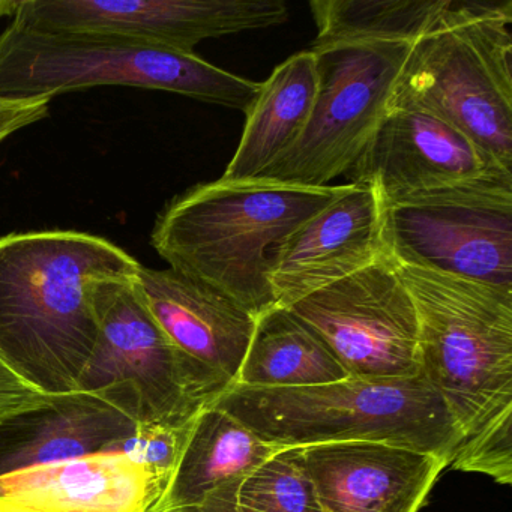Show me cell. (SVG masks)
Wrapping results in <instances>:
<instances>
[{"mask_svg": "<svg viewBox=\"0 0 512 512\" xmlns=\"http://www.w3.org/2000/svg\"><path fill=\"white\" fill-rule=\"evenodd\" d=\"M140 266L89 233L0 238V355L50 394L77 392L98 338L95 284L133 280Z\"/></svg>", "mask_w": 512, "mask_h": 512, "instance_id": "1", "label": "cell"}, {"mask_svg": "<svg viewBox=\"0 0 512 512\" xmlns=\"http://www.w3.org/2000/svg\"><path fill=\"white\" fill-rule=\"evenodd\" d=\"M347 188L220 178L170 200L155 221L151 244L170 269L221 290L260 317L275 308L268 281L274 251Z\"/></svg>", "mask_w": 512, "mask_h": 512, "instance_id": "2", "label": "cell"}, {"mask_svg": "<svg viewBox=\"0 0 512 512\" xmlns=\"http://www.w3.org/2000/svg\"><path fill=\"white\" fill-rule=\"evenodd\" d=\"M215 406L275 448L383 442L448 458L463 434L424 376L347 379L308 388L232 385Z\"/></svg>", "mask_w": 512, "mask_h": 512, "instance_id": "3", "label": "cell"}, {"mask_svg": "<svg viewBox=\"0 0 512 512\" xmlns=\"http://www.w3.org/2000/svg\"><path fill=\"white\" fill-rule=\"evenodd\" d=\"M100 86L172 92L247 113L260 83L215 67L196 53L91 32L10 23L0 34V100H49Z\"/></svg>", "mask_w": 512, "mask_h": 512, "instance_id": "4", "label": "cell"}, {"mask_svg": "<svg viewBox=\"0 0 512 512\" xmlns=\"http://www.w3.org/2000/svg\"><path fill=\"white\" fill-rule=\"evenodd\" d=\"M391 260L418 314L422 376L464 440L512 407V292Z\"/></svg>", "mask_w": 512, "mask_h": 512, "instance_id": "5", "label": "cell"}, {"mask_svg": "<svg viewBox=\"0 0 512 512\" xmlns=\"http://www.w3.org/2000/svg\"><path fill=\"white\" fill-rule=\"evenodd\" d=\"M512 2L412 44L389 109L428 113L512 173Z\"/></svg>", "mask_w": 512, "mask_h": 512, "instance_id": "6", "label": "cell"}, {"mask_svg": "<svg viewBox=\"0 0 512 512\" xmlns=\"http://www.w3.org/2000/svg\"><path fill=\"white\" fill-rule=\"evenodd\" d=\"M412 44L365 41L310 47L319 76L313 113L298 143L257 179L323 188L347 175L388 113Z\"/></svg>", "mask_w": 512, "mask_h": 512, "instance_id": "7", "label": "cell"}, {"mask_svg": "<svg viewBox=\"0 0 512 512\" xmlns=\"http://www.w3.org/2000/svg\"><path fill=\"white\" fill-rule=\"evenodd\" d=\"M136 278L95 284L98 338L77 391L110 401L137 424H182L211 403L155 322Z\"/></svg>", "mask_w": 512, "mask_h": 512, "instance_id": "8", "label": "cell"}, {"mask_svg": "<svg viewBox=\"0 0 512 512\" xmlns=\"http://www.w3.org/2000/svg\"><path fill=\"white\" fill-rule=\"evenodd\" d=\"M385 242L398 262L512 292V181L385 206Z\"/></svg>", "mask_w": 512, "mask_h": 512, "instance_id": "9", "label": "cell"}, {"mask_svg": "<svg viewBox=\"0 0 512 512\" xmlns=\"http://www.w3.org/2000/svg\"><path fill=\"white\" fill-rule=\"evenodd\" d=\"M328 344L347 376H421L415 304L388 253L287 308Z\"/></svg>", "mask_w": 512, "mask_h": 512, "instance_id": "10", "label": "cell"}, {"mask_svg": "<svg viewBox=\"0 0 512 512\" xmlns=\"http://www.w3.org/2000/svg\"><path fill=\"white\" fill-rule=\"evenodd\" d=\"M13 20L49 31L91 32L194 53L202 41L283 25L281 0H19Z\"/></svg>", "mask_w": 512, "mask_h": 512, "instance_id": "11", "label": "cell"}, {"mask_svg": "<svg viewBox=\"0 0 512 512\" xmlns=\"http://www.w3.org/2000/svg\"><path fill=\"white\" fill-rule=\"evenodd\" d=\"M350 184H373L385 206L452 188L512 181L455 128L416 109H389L349 170Z\"/></svg>", "mask_w": 512, "mask_h": 512, "instance_id": "12", "label": "cell"}, {"mask_svg": "<svg viewBox=\"0 0 512 512\" xmlns=\"http://www.w3.org/2000/svg\"><path fill=\"white\" fill-rule=\"evenodd\" d=\"M136 283L197 391L214 403L235 385L259 317L221 290L170 268L140 266Z\"/></svg>", "mask_w": 512, "mask_h": 512, "instance_id": "13", "label": "cell"}, {"mask_svg": "<svg viewBox=\"0 0 512 512\" xmlns=\"http://www.w3.org/2000/svg\"><path fill=\"white\" fill-rule=\"evenodd\" d=\"M386 254L385 203L373 184H350L272 254L275 308H289Z\"/></svg>", "mask_w": 512, "mask_h": 512, "instance_id": "14", "label": "cell"}, {"mask_svg": "<svg viewBox=\"0 0 512 512\" xmlns=\"http://www.w3.org/2000/svg\"><path fill=\"white\" fill-rule=\"evenodd\" d=\"M322 512H418L449 460L383 442L302 448Z\"/></svg>", "mask_w": 512, "mask_h": 512, "instance_id": "15", "label": "cell"}, {"mask_svg": "<svg viewBox=\"0 0 512 512\" xmlns=\"http://www.w3.org/2000/svg\"><path fill=\"white\" fill-rule=\"evenodd\" d=\"M167 488L124 452L0 475V499L46 512H163Z\"/></svg>", "mask_w": 512, "mask_h": 512, "instance_id": "16", "label": "cell"}, {"mask_svg": "<svg viewBox=\"0 0 512 512\" xmlns=\"http://www.w3.org/2000/svg\"><path fill=\"white\" fill-rule=\"evenodd\" d=\"M136 427L124 410L98 395L82 391L62 395L46 409L0 425V430L8 431L7 442L0 446V475L115 452Z\"/></svg>", "mask_w": 512, "mask_h": 512, "instance_id": "17", "label": "cell"}, {"mask_svg": "<svg viewBox=\"0 0 512 512\" xmlns=\"http://www.w3.org/2000/svg\"><path fill=\"white\" fill-rule=\"evenodd\" d=\"M319 76L313 50L296 53L260 83L253 106L245 113L241 142L224 181L257 179L301 139L316 103Z\"/></svg>", "mask_w": 512, "mask_h": 512, "instance_id": "18", "label": "cell"}, {"mask_svg": "<svg viewBox=\"0 0 512 512\" xmlns=\"http://www.w3.org/2000/svg\"><path fill=\"white\" fill-rule=\"evenodd\" d=\"M494 2L478 0H313L317 35L310 47L365 41H409L479 16Z\"/></svg>", "mask_w": 512, "mask_h": 512, "instance_id": "19", "label": "cell"}, {"mask_svg": "<svg viewBox=\"0 0 512 512\" xmlns=\"http://www.w3.org/2000/svg\"><path fill=\"white\" fill-rule=\"evenodd\" d=\"M277 449L214 403L203 407L163 512L196 505L211 491L242 481Z\"/></svg>", "mask_w": 512, "mask_h": 512, "instance_id": "20", "label": "cell"}, {"mask_svg": "<svg viewBox=\"0 0 512 512\" xmlns=\"http://www.w3.org/2000/svg\"><path fill=\"white\" fill-rule=\"evenodd\" d=\"M347 377L328 344L313 328L287 308H272L257 319L235 385L308 388Z\"/></svg>", "mask_w": 512, "mask_h": 512, "instance_id": "21", "label": "cell"}, {"mask_svg": "<svg viewBox=\"0 0 512 512\" xmlns=\"http://www.w3.org/2000/svg\"><path fill=\"white\" fill-rule=\"evenodd\" d=\"M242 512H322L302 448L277 449L236 493Z\"/></svg>", "mask_w": 512, "mask_h": 512, "instance_id": "22", "label": "cell"}, {"mask_svg": "<svg viewBox=\"0 0 512 512\" xmlns=\"http://www.w3.org/2000/svg\"><path fill=\"white\" fill-rule=\"evenodd\" d=\"M199 413L182 424H137L133 436L115 452H124L145 466L163 482L169 494Z\"/></svg>", "mask_w": 512, "mask_h": 512, "instance_id": "23", "label": "cell"}, {"mask_svg": "<svg viewBox=\"0 0 512 512\" xmlns=\"http://www.w3.org/2000/svg\"><path fill=\"white\" fill-rule=\"evenodd\" d=\"M449 466L484 473L499 484L512 482V407L494 416L455 451Z\"/></svg>", "mask_w": 512, "mask_h": 512, "instance_id": "24", "label": "cell"}, {"mask_svg": "<svg viewBox=\"0 0 512 512\" xmlns=\"http://www.w3.org/2000/svg\"><path fill=\"white\" fill-rule=\"evenodd\" d=\"M65 394H50L26 379L0 355V425L52 406Z\"/></svg>", "mask_w": 512, "mask_h": 512, "instance_id": "25", "label": "cell"}, {"mask_svg": "<svg viewBox=\"0 0 512 512\" xmlns=\"http://www.w3.org/2000/svg\"><path fill=\"white\" fill-rule=\"evenodd\" d=\"M50 101L0 100V145L22 128L37 124L49 116Z\"/></svg>", "mask_w": 512, "mask_h": 512, "instance_id": "26", "label": "cell"}, {"mask_svg": "<svg viewBox=\"0 0 512 512\" xmlns=\"http://www.w3.org/2000/svg\"><path fill=\"white\" fill-rule=\"evenodd\" d=\"M239 484L241 481L223 485V487L206 494L196 505L173 512H242L236 502Z\"/></svg>", "mask_w": 512, "mask_h": 512, "instance_id": "27", "label": "cell"}, {"mask_svg": "<svg viewBox=\"0 0 512 512\" xmlns=\"http://www.w3.org/2000/svg\"><path fill=\"white\" fill-rule=\"evenodd\" d=\"M17 7L19 0H0V20L4 17H14Z\"/></svg>", "mask_w": 512, "mask_h": 512, "instance_id": "28", "label": "cell"}, {"mask_svg": "<svg viewBox=\"0 0 512 512\" xmlns=\"http://www.w3.org/2000/svg\"><path fill=\"white\" fill-rule=\"evenodd\" d=\"M0 512H46L37 511V509L25 508V506L14 505V503L5 502L0 499Z\"/></svg>", "mask_w": 512, "mask_h": 512, "instance_id": "29", "label": "cell"}]
</instances>
